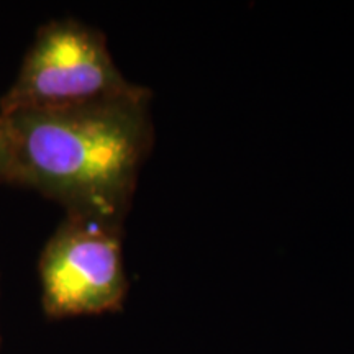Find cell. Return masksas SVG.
I'll use <instances>...</instances> for the list:
<instances>
[{
	"label": "cell",
	"instance_id": "obj_1",
	"mask_svg": "<svg viewBox=\"0 0 354 354\" xmlns=\"http://www.w3.org/2000/svg\"><path fill=\"white\" fill-rule=\"evenodd\" d=\"M151 92L64 110L7 115L10 183L38 190L73 215L123 225L153 148Z\"/></svg>",
	"mask_w": 354,
	"mask_h": 354
},
{
	"label": "cell",
	"instance_id": "obj_2",
	"mask_svg": "<svg viewBox=\"0 0 354 354\" xmlns=\"http://www.w3.org/2000/svg\"><path fill=\"white\" fill-rule=\"evenodd\" d=\"M146 92L117 68L100 30L73 19L53 20L38 30L19 76L0 99V115L87 107Z\"/></svg>",
	"mask_w": 354,
	"mask_h": 354
},
{
	"label": "cell",
	"instance_id": "obj_3",
	"mask_svg": "<svg viewBox=\"0 0 354 354\" xmlns=\"http://www.w3.org/2000/svg\"><path fill=\"white\" fill-rule=\"evenodd\" d=\"M122 228L113 221L68 214L39 256L46 317L61 320L120 312L130 287Z\"/></svg>",
	"mask_w": 354,
	"mask_h": 354
},
{
	"label": "cell",
	"instance_id": "obj_4",
	"mask_svg": "<svg viewBox=\"0 0 354 354\" xmlns=\"http://www.w3.org/2000/svg\"><path fill=\"white\" fill-rule=\"evenodd\" d=\"M12 179V148L6 118L0 115V183Z\"/></svg>",
	"mask_w": 354,
	"mask_h": 354
}]
</instances>
